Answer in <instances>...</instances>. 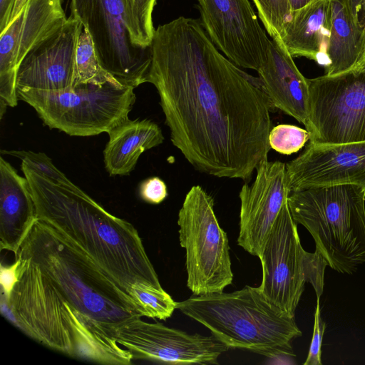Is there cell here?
Returning <instances> with one entry per match:
<instances>
[{
    "label": "cell",
    "mask_w": 365,
    "mask_h": 365,
    "mask_svg": "<svg viewBox=\"0 0 365 365\" xmlns=\"http://www.w3.org/2000/svg\"><path fill=\"white\" fill-rule=\"evenodd\" d=\"M150 47L147 83L173 145L200 173L250 180L271 148L273 106L259 78L224 56L200 19L158 26Z\"/></svg>",
    "instance_id": "cell-1"
},
{
    "label": "cell",
    "mask_w": 365,
    "mask_h": 365,
    "mask_svg": "<svg viewBox=\"0 0 365 365\" xmlns=\"http://www.w3.org/2000/svg\"><path fill=\"white\" fill-rule=\"evenodd\" d=\"M14 260L17 282L5 300L26 335L73 358L107 365L132 362L115 333L145 313L91 258L36 219Z\"/></svg>",
    "instance_id": "cell-2"
},
{
    "label": "cell",
    "mask_w": 365,
    "mask_h": 365,
    "mask_svg": "<svg viewBox=\"0 0 365 365\" xmlns=\"http://www.w3.org/2000/svg\"><path fill=\"white\" fill-rule=\"evenodd\" d=\"M21 168L37 219L91 258L133 297L134 289H163L131 223L108 212L70 180H54L23 163Z\"/></svg>",
    "instance_id": "cell-3"
},
{
    "label": "cell",
    "mask_w": 365,
    "mask_h": 365,
    "mask_svg": "<svg viewBox=\"0 0 365 365\" xmlns=\"http://www.w3.org/2000/svg\"><path fill=\"white\" fill-rule=\"evenodd\" d=\"M176 309L207 327L230 349L269 358L293 357L291 342L302 336L294 317L271 304L258 287L192 295Z\"/></svg>",
    "instance_id": "cell-4"
},
{
    "label": "cell",
    "mask_w": 365,
    "mask_h": 365,
    "mask_svg": "<svg viewBox=\"0 0 365 365\" xmlns=\"http://www.w3.org/2000/svg\"><path fill=\"white\" fill-rule=\"evenodd\" d=\"M290 212L313 237L327 265L354 274L365 263V190L353 185L312 187L292 192Z\"/></svg>",
    "instance_id": "cell-5"
},
{
    "label": "cell",
    "mask_w": 365,
    "mask_h": 365,
    "mask_svg": "<svg viewBox=\"0 0 365 365\" xmlns=\"http://www.w3.org/2000/svg\"><path fill=\"white\" fill-rule=\"evenodd\" d=\"M17 96L46 125L71 136L108 133L128 119L136 99L134 88L111 75L62 90L17 89Z\"/></svg>",
    "instance_id": "cell-6"
},
{
    "label": "cell",
    "mask_w": 365,
    "mask_h": 365,
    "mask_svg": "<svg viewBox=\"0 0 365 365\" xmlns=\"http://www.w3.org/2000/svg\"><path fill=\"white\" fill-rule=\"evenodd\" d=\"M258 257L262 279L257 287L265 299L282 313L294 317L306 282L312 285L317 299H320L328 265L317 250L308 252L302 247L287 200Z\"/></svg>",
    "instance_id": "cell-7"
},
{
    "label": "cell",
    "mask_w": 365,
    "mask_h": 365,
    "mask_svg": "<svg viewBox=\"0 0 365 365\" xmlns=\"http://www.w3.org/2000/svg\"><path fill=\"white\" fill-rule=\"evenodd\" d=\"M178 225L188 288L194 295L222 292L233 279L228 238L216 217L212 197L200 185L186 194Z\"/></svg>",
    "instance_id": "cell-8"
},
{
    "label": "cell",
    "mask_w": 365,
    "mask_h": 365,
    "mask_svg": "<svg viewBox=\"0 0 365 365\" xmlns=\"http://www.w3.org/2000/svg\"><path fill=\"white\" fill-rule=\"evenodd\" d=\"M307 81L309 143L365 141V68Z\"/></svg>",
    "instance_id": "cell-9"
},
{
    "label": "cell",
    "mask_w": 365,
    "mask_h": 365,
    "mask_svg": "<svg viewBox=\"0 0 365 365\" xmlns=\"http://www.w3.org/2000/svg\"><path fill=\"white\" fill-rule=\"evenodd\" d=\"M71 16L81 22L94 45L102 68L125 86L147 83L150 47L133 44L122 0H71Z\"/></svg>",
    "instance_id": "cell-10"
},
{
    "label": "cell",
    "mask_w": 365,
    "mask_h": 365,
    "mask_svg": "<svg viewBox=\"0 0 365 365\" xmlns=\"http://www.w3.org/2000/svg\"><path fill=\"white\" fill-rule=\"evenodd\" d=\"M200 22L215 46L237 66L258 71L270 43L249 0H197Z\"/></svg>",
    "instance_id": "cell-11"
},
{
    "label": "cell",
    "mask_w": 365,
    "mask_h": 365,
    "mask_svg": "<svg viewBox=\"0 0 365 365\" xmlns=\"http://www.w3.org/2000/svg\"><path fill=\"white\" fill-rule=\"evenodd\" d=\"M115 338L133 359L168 364H217L219 356L230 349L213 334H189L141 318L120 327Z\"/></svg>",
    "instance_id": "cell-12"
},
{
    "label": "cell",
    "mask_w": 365,
    "mask_h": 365,
    "mask_svg": "<svg viewBox=\"0 0 365 365\" xmlns=\"http://www.w3.org/2000/svg\"><path fill=\"white\" fill-rule=\"evenodd\" d=\"M62 0H26L0 34V117L18 104L16 74L25 55L67 20Z\"/></svg>",
    "instance_id": "cell-13"
},
{
    "label": "cell",
    "mask_w": 365,
    "mask_h": 365,
    "mask_svg": "<svg viewBox=\"0 0 365 365\" xmlns=\"http://www.w3.org/2000/svg\"><path fill=\"white\" fill-rule=\"evenodd\" d=\"M256 171L252 185L245 184L239 194L237 244L250 254L258 257L291 191L287 184L285 163L265 160Z\"/></svg>",
    "instance_id": "cell-14"
},
{
    "label": "cell",
    "mask_w": 365,
    "mask_h": 365,
    "mask_svg": "<svg viewBox=\"0 0 365 365\" xmlns=\"http://www.w3.org/2000/svg\"><path fill=\"white\" fill-rule=\"evenodd\" d=\"M82 29L81 22L71 15L32 48L18 67L16 88L53 91L78 85L76 50Z\"/></svg>",
    "instance_id": "cell-15"
},
{
    "label": "cell",
    "mask_w": 365,
    "mask_h": 365,
    "mask_svg": "<svg viewBox=\"0 0 365 365\" xmlns=\"http://www.w3.org/2000/svg\"><path fill=\"white\" fill-rule=\"evenodd\" d=\"M291 192L302 189L353 185L365 190V141L339 144L309 143L286 164Z\"/></svg>",
    "instance_id": "cell-16"
},
{
    "label": "cell",
    "mask_w": 365,
    "mask_h": 365,
    "mask_svg": "<svg viewBox=\"0 0 365 365\" xmlns=\"http://www.w3.org/2000/svg\"><path fill=\"white\" fill-rule=\"evenodd\" d=\"M272 105L309 125V85L297 68L293 56L279 38L270 41L266 58L257 71Z\"/></svg>",
    "instance_id": "cell-17"
},
{
    "label": "cell",
    "mask_w": 365,
    "mask_h": 365,
    "mask_svg": "<svg viewBox=\"0 0 365 365\" xmlns=\"http://www.w3.org/2000/svg\"><path fill=\"white\" fill-rule=\"evenodd\" d=\"M27 179L0 158V247L16 252L36 220Z\"/></svg>",
    "instance_id": "cell-18"
},
{
    "label": "cell",
    "mask_w": 365,
    "mask_h": 365,
    "mask_svg": "<svg viewBox=\"0 0 365 365\" xmlns=\"http://www.w3.org/2000/svg\"><path fill=\"white\" fill-rule=\"evenodd\" d=\"M331 0H314L291 13L279 39L292 56H303L319 64H329Z\"/></svg>",
    "instance_id": "cell-19"
},
{
    "label": "cell",
    "mask_w": 365,
    "mask_h": 365,
    "mask_svg": "<svg viewBox=\"0 0 365 365\" xmlns=\"http://www.w3.org/2000/svg\"><path fill=\"white\" fill-rule=\"evenodd\" d=\"M108 134L109 140L103 150V161L110 176L129 175L140 155L160 145L164 140L160 128L148 119L128 118Z\"/></svg>",
    "instance_id": "cell-20"
},
{
    "label": "cell",
    "mask_w": 365,
    "mask_h": 365,
    "mask_svg": "<svg viewBox=\"0 0 365 365\" xmlns=\"http://www.w3.org/2000/svg\"><path fill=\"white\" fill-rule=\"evenodd\" d=\"M365 52V29L354 21L346 0H331V30L326 74L356 67Z\"/></svg>",
    "instance_id": "cell-21"
},
{
    "label": "cell",
    "mask_w": 365,
    "mask_h": 365,
    "mask_svg": "<svg viewBox=\"0 0 365 365\" xmlns=\"http://www.w3.org/2000/svg\"><path fill=\"white\" fill-rule=\"evenodd\" d=\"M126 25L134 45L148 48L155 29L153 13L157 0H122Z\"/></svg>",
    "instance_id": "cell-22"
},
{
    "label": "cell",
    "mask_w": 365,
    "mask_h": 365,
    "mask_svg": "<svg viewBox=\"0 0 365 365\" xmlns=\"http://www.w3.org/2000/svg\"><path fill=\"white\" fill-rule=\"evenodd\" d=\"M78 85L110 76L101 66L93 43L83 27L76 50Z\"/></svg>",
    "instance_id": "cell-23"
},
{
    "label": "cell",
    "mask_w": 365,
    "mask_h": 365,
    "mask_svg": "<svg viewBox=\"0 0 365 365\" xmlns=\"http://www.w3.org/2000/svg\"><path fill=\"white\" fill-rule=\"evenodd\" d=\"M258 17L272 39L279 38L291 12L288 0H252Z\"/></svg>",
    "instance_id": "cell-24"
},
{
    "label": "cell",
    "mask_w": 365,
    "mask_h": 365,
    "mask_svg": "<svg viewBox=\"0 0 365 365\" xmlns=\"http://www.w3.org/2000/svg\"><path fill=\"white\" fill-rule=\"evenodd\" d=\"M310 133L293 125L279 124L272 127L269 135L270 148L284 155L299 151L309 140Z\"/></svg>",
    "instance_id": "cell-25"
},
{
    "label": "cell",
    "mask_w": 365,
    "mask_h": 365,
    "mask_svg": "<svg viewBox=\"0 0 365 365\" xmlns=\"http://www.w3.org/2000/svg\"><path fill=\"white\" fill-rule=\"evenodd\" d=\"M2 153L19 158L21 163L36 170L46 177L59 182H66L69 179L53 164L52 160L43 153L30 150H1Z\"/></svg>",
    "instance_id": "cell-26"
},
{
    "label": "cell",
    "mask_w": 365,
    "mask_h": 365,
    "mask_svg": "<svg viewBox=\"0 0 365 365\" xmlns=\"http://www.w3.org/2000/svg\"><path fill=\"white\" fill-rule=\"evenodd\" d=\"M320 299H317L312 338L304 365H322L321 347L326 324L321 317Z\"/></svg>",
    "instance_id": "cell-27"
},
{
    "label": "cell",
    "mask_w": 365,
    "mask_h": 365,
    "mask_svg": "<svg viewBox=\"0 0 365 365\" xmlns=\"http://www.w3.org/2000/svg\"><path fill=\"white\" fill-rule=\"evenodd\" d=\"M139 195L143 200L150 204H159L168 196L167 186L158 177L143 180L139 186Z\"/></svg>",
    "instance_id": "cell-28"
},
{
    "label": "cell",
    "mask_w": 365,
    "mask_h": 365,
    "mask_svg": "<svg viewBox=\"0 0 365 365\" xmlns=\"http://www.w3.org/2000/svg\"><path fill=\"white\" fill-rule=\"evenodd\" d=\"M17 267L18 262L15 260L11 265H1L0 282L5 298L10 294L17 282Z\"/></svg>",
    "instance_id": "cell-29"
},
{
    "label": "cell",
    "mask_w": 365,
    "mask_h": 365,
    "mask_svg": "<svg viewBox=\"0 0 365 365\" xmlns=\"http://www.w3.org/2000/svg\"><path fill=\"white\" fill-rule=\"evenodd\" d=\"M16 2V0H0V34L10 24Z\"/></svg>",
    "instance_id": "cell-30"
},
{
    "label": "cell",
    "mask_w": 365,
    "mask_h": 365,
    "mask_svg": "<svg viewBox=\"0 0 365 365\" xmlns=\"http://www.w3.org/2000/svg\"><path fill=\"white\" fill-rule=\"evenodd\" d=\"M356 23L365 29V0H346Z\"/></svg>",
    "instance_id": "cell-31"
},
{
    "label": "cell",
    "mask_w": 365,
    "mask_h": 365,
    "mask_svg": "<svg viewBox=\"0 0 365 365\" xmlns=\"http://www.w3.org/2000/svg\"><path fill=\"white\" fill-rule=\"evenodd\" d=\"M314 0H288L290 12L297 11L309 5Z\"/></svg>",
    "instance_id": "cell-32"
},
{
    "label": "cell",
    "mask_w": 365,
    "mask_h": 365,
    "mask_svg": "<svg viewBox=\"0 0 365 365\" xmlns=\"http://www.w3.org/2000/svg\"><path fill=\"white\" fill-rule=\"evenodd\" d=\"M355 68H365V52H364L362 58H361L359 63H358V65Z\"/></svg>",
    "instance_id": "cell-33"
}]
</instances>
